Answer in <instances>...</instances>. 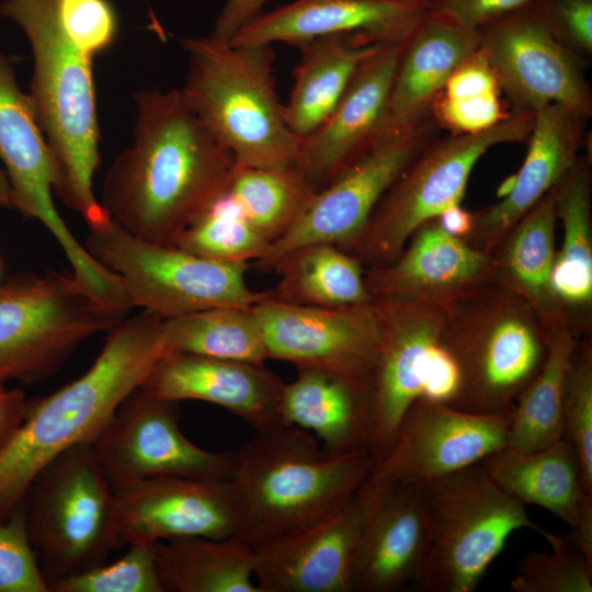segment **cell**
I'll return each mask as SVG.
<instances>
[{
    "instance_id": "obj_1",
    "label": "cell",
    "mask_w": 592,
    "mask_h": 592,
    "mask_svg": "<svg viewBox=\"0 0 592 592\" xmlns=\"http://www.w3.org/2000/svg\"><path fill=\"white\" fill-rule=\"evenodd\" d=\"M135 101L134 141L107 170L100 202L135 237L173 246L227 190L236 162L180 89L143 90Z\"/></svg>"
},
{
    "instance_id": "obj_2",
    "label": "cell",
    "mask_w": 592,
    "mask_h": 592,
    "mask_svg": "<svg viewBox=\"0 0 592 592\" xmlns=\"http://www.w3.org/2000/svg\"><path fill=\"white\" fill-rule=\"evenodd\" d=\"M167 352L164 318L143 309L109 331L100 354L80 377L26 402L22 422L0 455V521L12 515L52 459L73 445L93 442Z\"/></svg>"
},
{
    "instance_id": "obj_3",
    "label": "cell",
    "mask_w": 592,
    "mask_h": 592,
    "mask_svg": "<svg viewBox=\"0 0 592 592\" xmlns=\"http://www.w3.org/2000/svg\"><path fill=\"white\" fill-rule=\"evenodd\" d=\"M0 15L16 23L31 44L29 95L53 155L54 193L89 229L104 227L111 217L93 190L100 132L92 58L68 37L59 0H4Z\"/></svg>"
},
{
    "instance_id": "obj_4",
    "label": "cell",
    "mask_w": 592,
    "mask_h": 592,
    "mask_svg": "<svg viewBox=\"0 0 592 592\" xmlns=\"http://www.w3.org/2000/svg\"><path fill=\"white\" fill-rule=\"evenodd\" d=\"M235 455L241 521L234 537L252 548L337 511L376 464L366 449L328 454L311 433L284 424L255 431Z\"/></svg>"
},
{
    "instance_id": "obj_5",
    "label": "cell",
    "mask_w": 592,
    "mask_h": 592,
    "mask_svg": "<svg viewBox=\"0 0 592 592\" xmlns=\"http://www.w3.org/2000/svg\"><path fill=\"white\" fill-rule=\"evenodd\" d=\"M189 66L185 102L237 164L295 166L300 139L280 102L272 45H235L208 37L183 41Z\"/></svg>"
},
{
    "instance_id": "obj_6",
    "label": "cell",
    "mask_w": 592,
    "mask_h": 592,
    "mask_svg": "<svg viewBox=\"0 0 592 592\" xmlns=\"http://www.w3.org/2000/svg\"><path fill=\"white\" fill-rule=\"evenodd\" d=\"M446 310L440 343L460 374L451 406L473 413L513 409L547 355V334L534 310L493 278Z\"/></svg>"
},
{
    "instance_id": "obj_7",
    "label": "cell",
    "mask_w": 592,
    "mask_h": 592,
    "mask_svg": "<svg viewBox=\"0 0 592 592\" xmlns=\"http://www.w3.org/2000/svg\"><path fill=\"white\" fill-rule=\"evenodd\" d=\"M24 503L29 536L48 588L104 563L124 546L117 499L91 443L52 459Z\"/></svg>"
},
{
    "instance_id": "obj_8",
    "label": "cell",
    "mask_w": 592,
    "mask_h": 592,
    "mask_svg": "<svg viewBox=\"0 0 592 592\" xmlns=\"http://www.w3.org/2000/svg\"><path fill=\"white\" fill-rule=\"evenodd\" d=\"M430 536L414 587L425 592H473L512 533L531 528L525 504L499 488L481 462L422 486Z\"/></svg>"
},
{
    "instance_id": "obj_9",
    "label": "cell",
    "mask_w": 592,
    "mask_h": 592,
    "mask_svg": "<svg viewBox=\"0 0 592 592\" xmlns=\"http://www.w3.org/2000/svg\"><path fill=\"white\" fill-rule=\"evenodd\" d=\"M127 312L95 298L73 274H22L0 285V384L56 373L84 340Z\"/></svg>"
},
{
    "instance_id": "obj_10",
    "label": "cell",
    "mask_w": 592,
    "mask_h": 592,
    "mask_svg": "<svg viewBox=\"0 0 592 592\" xmlns=\"http://www.w3.org/2000/svg\"><path fill=\"white\" fill-rule=\"evenodd\" d=\"M533 123L534 113L510 111L487 130L436 137L382 197L350 253L365 269L395 261L421 225L460 204L485 152L500 144L526 141Z\"/></svg>"
},
{
    "instance_id": "obj_11",
    "label": "cell",
    "mask_w": 592,
    "mask_h": 592,
    "mask_svg": "<svg viewBox=\"0 0 592 592\" xmlns=\"http://www.w3.org/2000/svg\"><path fill=\"white\" fill-rule=\"evenodd\" d=\"M84 248L121 278L132 307L168 319L219 307H253L270 296L246 281L248 263H223L143 240L113 219L90 229Z\"/></svg>"
},
{
    "instance_id": "obj_12",
    "label": "cell",
    "mask_w": 592,
    "mask_h": 592,
    "mask_svg": "<svg viewBox=\"0 0 592 592\" xmlns=\"http://www.w3.org/2000/svg\"><path fill=\"white\" fill-rule=\"evenodd\" d=\"M432 116L401 130H386L343 172L318 190L298 220L271 243L258 262L271 265L285 253L311 243H330L351 251L382 197L439 137Z\"/></svg>"
},
{
    "instance_id": "obj_13",
    "label": "cell",
    "mask_w": 592,
    "mask_h": 592,
    "mask_svg": "<svg viewBox=\"0 0 592 592\" xmlns=\"http://www.w3.org/2000/svg\"><path fill=\"white\" fill-rule=\"evenodd\" d=\"M0 160L11 187L12 208L41 221L68 259L72 274L95 297L107 299L118 277L80 244L58 214L54 200L56 169L33 103L0 52Z\"/></svg>"
},
{
    "instance_id": "obj_14",
    "label": "cell",
    "mask_w": 592,
    "mask_h": 592,
    "mask_svg": "<svg viewBox=\"0 0 592 592\" xmlns=\"http://www.w3.org/2000/svg\"><path fill=\"white\" fill-rule=\"evenodd\" d=\"M179 402L139 387L91 443L112 486L158 477L230 480L236 455L192 443L179 428Z\"/></svg>"
},
{
    "instance_id": "obj_15",
    "label": "cell",
    "mask_w": 592,
    "mask_h": 592,
    "mask_svg": "<svg viewBox=\"0 0 592 592\" xmlns=\"http://www.w3.org/2000/svg\"><path fill=\"white\" fill-rule=\"evenodd\" d=\"M479 36L512 111L535 113L559 104L592 116L588 64L556 38L533 7L490 23Z\"/></svg>"
},
{
    "instance_id": "obj_16",
    "label": "cell",
    "mask_w": 592,
    "mask_h": 592,
    "mask_svg": "<svg viewBox=\"0 0 592 592\" xmlns=\"http://www.w3.org/2000/svg\"><path fill=\"white\" fill-rule=\"evenodd\" d=\"M253 309L269 360L331 372L369 392L379 346L375 300L329 308L294 305L269 296Z\"/></svg>"
},
{
    "instance_id": "obj_17",
    "label": "cell",
    "mask_w": 592,
    "mask_h": 592,
    "mask_svg": "<svg viewBox=\"0 0 592 592\" xmlns=\"http://www.w3.org/2000/svg\"><path fill=\"white\" fill-rule=\"evenodd\" d=\"M511 412L473 413L420 397L405 413L390 449L374 470L423 486L480 463L506 445Z\"/></svg>"
},
{
    "instance_id": "obj_18",
    "label": "cell",
    "mask_w": 592,
    "mask_h": 592,
    "mask_svg": "<svg viewBox=\"0 0 592 592\" xmlns=\"http://www.w3.org/2000/svg\"><path fill=\"white\" fill-rule=\"evenodd\" d=\"M379 346L369 389L368 451L377 464L420 397L426 363L447 318L446 308L409 299H375Z\"/></svg>"
},
{
    "instance_id": "obj_19",
    "label": "cell",
    "mask_w": 592,
    "mask_h": 592,
    "mask_svg": "<svg viewBox=\"0 0 592 592\" xmlns=\"http://www.w3.org/2000/svg\"><path fill=\"white\" fill-rule=\"evenodd\" d=\"M357 496L364 506V523L353 592H395L414 585L430 536L422 486L373 469Z\"/></svg>"
},
{
    "instance_id": "obj_20",
    "label": "cell",
    "mask_w": 592,
    "mask_h": 592,
    "mask_svg": "<svg viewBox=\"0 0 592 592\" xmlns=\"http://www.w3.org/2000/svg\"><path fill=\"white\" fill-rule=\"evenodd\" d=\"M124 545L237 535L240 510L230 480L158 477L112 486Z\"/></svg>"
},
{
    "instance_id": "obj_21",
    "label": "cell",
    "mask_w": 592,
    "mask_h": 592,
    "mask_svg": "<svg viewBox=\"0 0 592 592\" xmlns=\"http://www.w3.org/2000/svg\"><path fill=\"white\" fill-rule=\"evenodd\" d=\"M363 523L356 493L315 523L253 548L260 592H353Z\"/></svg>"
},
{
    "instance_id": "obj_22",
    "label": "cell",
    "mask_w": 592,
    "mask_h": 592,
    "mask_svg": "<svg viewBox=\"0 0 592 592\" xmlns=\"http://www.w3.org/2000/svg\"><path fill=\"white\" fill-rule=\"evenodd\" d=\"M406 42L387 44L364 61L328 117L300 139L296 167L317 191L384 133L389 94Z\"/></svg>"
},
{
    "instance_id": "obj_23",
    "label": "cell",
    "mask_w": 592,
    "mask_h": 592,
    "mask_svg": "<svg viewBox=\"0 0 592 592\" xmlns=\"http://www.w3.org/2000/svg\"><path fill=\"white\" fill-rule=\"evenodd\" d=\"M374 299H409L448 308L493 278L490 253L469 246L433 218L421 225L391 263L365 269Z\"/></svg>"
},
{
    "instance_id": "obj_24",
    "label": "cell",
    "mask_w": 592,
    "mask_h": 592,
    "mask_svg": "<svg viewBox=\"0 0 592 592\" xmlns=\"http://www.w3.org/2000/svg\"><path fill=\"white\" fill-rule=\"evenodd\" d=\"M284 384L264 364L169 351L139 388L166 400L223 407L260 431L282 424Z\"/></svg>"
},
{
    "instance_id": "obj_25",
    "label": "cell",
    "mask_w": 592,
    "mask_h": 592,
    "mask_svg": "<svg viewBox=\"0 0 592 592\" xmlns=\"http://www.w3.org/2000/svg\"><path fill=\"white\" fill-rule=\"evenodd\" d=\"M431 4V0H295L262 12L227 42L296 46L321 36L363 33L380 43H405Z\"/></svg>"
},
{
    "instance_id": "obj_26",
    "label": "cell",
    "mask_w": 592,
    "mask_h": 592,
    "mask_svg": "<svg viewBox=\"0 0 592 592\" xmlns=\"http://www.w3.org/2000/svg\"><path fill=\"white\" fill-rule=\"evenodd\" d=\"M589 118L559 104L538 109L513 190L474 213L473 229L464 241L491 253L505 232L576 164L587 141Z\"/></svg>"
},
{
    "instance_id": "obj_27",
    "label": "cell",
    "mask_w": 592,
    "mask_h": 592,
    "mask_svg": "<svg viewBox=\"0 0 592 592\" xmlns=\"http://www.w3.org/2000/svg\"><path fill=\"white\" fill-rule=\"evenodd\" d=\"M481 465L504 492L565 522L570 532L562 536L592 562V494L582 486L578 456L567 439L532 452L505 445Z\"/></svg>"
},
{
    "instance_id": "obj_28",
    "label": "cell",
    "mask_w": 592,
    "mask_h": 592,
    "mask_svg": "<svg viewBox=\"0 0 592 592\" xmlns=\"http://www.w3.org/2000/svg\"><path fill=\"white\" fill-rule=\"evenodd\" d=\"M479 44L478 31L429 12L406 42L389 94L384 132L407 129L430 117L432 104L451 75Z\"/></svg>"
},
{
    "instance_id": "obj_29",
    "label": "cell",
    "mask_w": 592,
    "mask_h": 592,
    "mask_svg": "<svg viewBox=\"0 0 592 592\" xmlns=\"http://www.w3.org/2000/svg\"><path fill=\"white\" fill-rule=\"evenodd\" d=\"M296 369V378L283 387L282 424L315 433L328 454L368 451L369 392L331 372L309 367Z\"/></svg>"
},
{
    "instance_id": "obj_30",
    "label": "cell",
    "mask_w": 592,
    "mask_h": 592,
    "mask_svg": "<svg viewBox=\"0 0 592 592\" xmlns=\"http://www.w3.org/2000/svg\"><path fill=\"white\" fill-rule=\"evenodd\" d=\"M557 219L554 187L505 232L490 253L493 280L531 306L545 332L569 323L553 283Z\"/></svg>"
},
{
    "instance_id": "obj_31",
    "label": "cell",
    "mask_w": 592,
    "mask_h": 592,
    "mask_svg": "<svg viewBox=\"0 0 592 592\" xmlns=\"http://www.w3.org/2000/svg\"><path fill=\"white\" fill-rule=\"evenodd\" d=\"M385 45L363 33L321 36L296 45L300 60L284 115L299 139L328 117L357 69Z\"/></svg>"
},
{
    "instance_id": "obj_32",
    "label": "cell",
    "mask_w": 592,
    "mask_h": 592,
    "mask_svg": "<svg viewBox=\"0 0 592 592\" xmlns=\"http://www.w3.org/2000/svg\"><path fill=\"white\" fill-rule=\"evenodd\" d=\"M557 218L562 225L553 283L571 329L581 338L592 317V174L591 156H580L555 186Z\"/></svg>"
},
{
    "instance_id": "obj_33",
    "label": "cell",
    "mask_w": 592,
    "mask_h": 592,
    "mask_svg": "<svg viewBox=\"0 0 592 592\" xmlns=\"http://www.w3.org/2000/svg\"><path fill=\"white\" fill-rule=\"evenodd\" d=\"M280 274L270 297L312 307H345L374 301L365 267L352 253L330 243H311L280 257L272 265Z\"/></svg>"
},
{
    "instance_id": "obj_34",
    "label": "cell",
    "mask_w": 592,
    "mask_h": 592,
    "mask_svg": "<svg viewBox=\"0 0 592 592\" xmlns=\"http://www.w3.org/2000/svg\"><path fill=\"white\" fill-rule=\"evenodd\" d=\"M155 549L166 591L260 592L253 548L236 537L158 540Z\"/></svg>"
},
{
    "instance_id": "obj_35",
    "label": "cell",
    "mask_w": 592,
    "mask_h": 592,
    "mask_svg": "<svg viewBox=\"0 0 592 592\" xmlns=\"http://www.w3.org/2000/svg\"><path fill=\"white\" fill-rule=\"evenodd\" d=\"M546 334L545 362L511 412L506 445L522 452L547 447L563 437V379L580 337L567 322L553 327Z\"/></svg>"
},
{
    "instance_id": "obj_36",
    "label": "cell",
    "mask_w": 592,
    "mask_h": 592,
    "mask_svg": "<svg viewBox=\"0 0 592 592\" xmlns=\"http://www.w3.org/2000/svg\"><path fill=\"white\" fill-rule=\"evenodd\" d=\"M227 191L249 225L270 243L292 228L317 192L296 164L258 168L237 163Z\"/></svg>"
},
{
    "instance_id": "obj_37",
    "label": "cell",
    "mask_w": 592,
    "mask_h": 592,
    "mask_svg": "<svg viewBox=\"0 0 592 592\" xmlns=\"http://www.w3.org/2000/svg\"><path fill=\"white\" fill-rule=\"evenodd\" d=\"M169 351L264 364L269 360L253 307H219L164 319Z\"/></svg>"
},
{
    "instance_id": "obj_38",
    "label": "cell",
    "mask_w": 592,
    "mask_h": 592,
    "mask_svg": "<svg viewBox=\"0 0 592 592\" xmlns=\"http://www.w3.org/2000/svg\"><path fill=\"white\" fill-rule=\"evenodd\" d=\"M173 246L223 263H248L259 262L271 243L249 225L226 190L181 232Z\"/></svg>"
},
{
    "instance_id": "obj_39",
    "label": "cell",
    "mask_w": 592,
    "mask_h": 592,
    "mask_svg": "<svg viewBox=\"0 0 592 592\" xmlns=\"http://www.w3.org/2000/svg\"><path fill=\"white\" fill-rule=\"evenodd\" d=\"M550 553L532 551L522 557L510 582L514 592H592V562L562 535L540 534Z\"/></svg>"
},
{
    "instance_id": "obj_40",
    "label": "cell",
    "mask_w": 592,
    "mask_h": 592,
    "mask_svg": "<svg viewBox=\"0 0 592 592\" xmlns=\"http://www.w3.org/2000/svg\"><path fill=\"white\" fill-rule=\"evenodd\" d=\"M563 437L573 446L582 486L592 494V343L588 335L577 342L563 379Z\"/></svg>"
},
{
    "instance_id": "obj_41",
    "label": "cell",
    "mask_w": 592,
    "mask_h": 592,
    "mask_svg": "<svg viewBox=\"0 0 592 592\" xmlns=\"http://www.w3.org/2000/svg\"><path fill=\"white\" fill-rule=\"evenodd\" d=\"M155 543L137 539L111 563H102L50 585L49 592H167L159 576Z\"/></svg>"
},
{
    "instance_id": "obj_42",
    "label": "cell",
    "mask_w": 592,
    "mask_h": 592,
    "mask_svg": "<svg viewBox=\"0 0 592 592\" xmlns=\"http://www.w3.org/2000/svg\"><path fill=\"white\" fill-rule=\"evenodd\" d=\"M0 592H49L29 536L24 500L0 521Z\"/></svg>"
},
{
    "instance_id": "obj_43",
    "label": "cell",
    "mask_w": 592,
    "mask_h": 592,
    "mask_svg": "<svg viewBox=\"0 0 592 592\" xmlns=\"http://www.w3.org/2000/svg\"><path fill=\"white\" fill-rule=\"evenodd\" d=\"M64 29L87 56L109 48L115 41L118 20L109 0H59Z\"/></svg>"
},
{
    "instance_id": "obj_44",
    "label": "cell",
    "mask_w": 592,
    "mask_h": 592,
    "mask_svg": "<svg viewBox=\"0 0 592 592\" xmlns=\"http://www.w3.org/2000/svg\"><path fill=\"white\" fill-rule=\"evenodd\" d=\"M533 8L556 38L589 64L592 57V0H537Z\"/></svg>"
},
{
    "instance_id": "obj_45",
    "label": "cell",
    "mask_w": 592,
    "mask_h": 592,
    "mask_svg": "<svg viewBox=\"0 0 592 592\" xmlns=\"http://www.w3.org/2000/svg\"><path fill=\"white\" fill-rule=\"evenodd\" d=\"M501 93L463 99L437 95L431 107V116L440 128L451 134H477L487 130L505 118L500 100Z\"/></svg>"
},
{
    "instance_id": "obj_46",
    "label": "cell",
    "mask_w": 592,
    "mask_h": 592,
    "mask_svg": "<svg viewBox=\"0 0 592 592\" xmlns=\"http://www.w3.org/2000/svg\"><path fill=\"white\" fill-rule=\"evenodd\" d=\"M537 0H433L430 13L470 31H480L509 14L534 7Z\"/></svg>"
},
{
    "instance_id": "obj_47",
    "label": "cell",
    "mask_w": 592,
    "mask_h": 592,
    "mask_svg": "<svg viewBox=\"0 0 592 592\" xmlns=\"http://www.w3.org/2000/svg\"><path fill=\"white\" fill-rule=\"evenodd\" d=\"M501 93L498 79L483 50L479 48L448 78L440 95L446 99Z\"/></svg>"
},
{
    "instance_id": "obj_48",
    "label": "cell",
    "mask_w": 592,
    "mask_h": 592,
    "mask_svg": "<svg viewBox=\"0 0 592 592\" xmlns=\"http://www.w3.org/2000/svg\"><path fill=\"white\" fill-rule=\"evenodd\" d=\"M459 389L460 374L458 366L439 339L431 350L426 363L420 397L453 405Z\"/></svg>"
},
{
    "instance_id": "obj_49",
    "label": "cell",
    "mask_w": 592,
    "mask_h": 592,
    "mask_svg": "<svg viewBox=\"0 0 592 592\" xmlns=\"http://www.w3.org/2000/svg\"><path fill=\"white\" fill-rule=\"evenodd\" d=\"M270 0H226L209 36L229 41L243 26L263 12Z\"/></svg>"
},
{
    "instance_id": "obj_50",
    "label": "cell",
    "mask_w": 592,
    "mask_h": 592,
    "mask_svg": "<svg viewBox=\"0 0 592 592\" xmlns=\"http://www.w3.org/2000/svg\"><path fill=\"white\" fill-rule=\"evenodd\" d=\"M26 402L20 388L5 389L0 395V455L20 426Z\"/></svg>"
},
{
    "instance_id": "obj_51",
    "label": "cell",
    "mask_w": 592,
    "mask_h": 592,
    "mask_svg": "<svg viewBox=\"0 0 592 592\" xmlns=\"http://www.w3.org/2000/svg\"><path fill=\"white\" fill-rule=\"evenodd\" d=\"M436 220L447 234L464 240L473 229L474 213L455 204L444 209Z\"/></svg>"
},
{
    "instance_id": "obj_52",
    "label": "cell",
    "mask_w": 592,
    "mask_h": 592,
    "mask_svg": "<svg viewBox=\"0 0 592 592\" xmlns=\"http://www.w3.org/2000/svg\"><path fill=\"white\" fill-rule=\"evenodd\" d=\"M0 205L12 208L11 187H10L9 179L5 174V171H3L1 168H0Z\"/></svg>"
},
{
    "instance_id": "obj_53",
    "label": "cell",
    "mask_w": 592,
    "mask_h": 592,
    "mask_svg": "<svg viewBox=\"0 0 592 592\" xmlns=\"http://www.w3.org/2000/svg\"><path fill=\"white\" fill-rule=\"evenodd\" d=\"M515 185V173L506 177L497 189L498 198H503L511 193Z\"/></svg>"
},
{
    "instance_id": "obj_54",
    "label": "cell",
    "mask_w": 592,
    "mask_h": 592,
    "mask_svg": "<svg viewBox=\"0 0 592 592\" xmlns=\"http://www.w3.org/2000/svg\"><path fill=\"white\" fill-rule=\"evenodd\" d=\"M7 388L4 387V385H1L0 384V395Z\"/></svg>"
},
{
    "instance_id": "obj_55",
    "label": "cell",
    "mask_w": 592,
    "mask_h": 592,
    "mask_svg": "<svg viewBox=\"0 0 592 592\" xmlns=\"http://www.w3.org/2000/svg\"><path fill=\"white\" fill-rule=\"evenodd\" d=\"M0 270H1V267H0Z\"/></svg>"
},
{
    "instance_id": "obj_56",
    "label": "cell",
    "mask_w": 592,
    "mask_h": 592,
    "mask_svg": "<svg viewBox=\"0 0 592 592\" xmlns=\"http://www.w3.org/2000/svg\"><path fill=\"white\" fill-rule=\"evenodd\" d=\"M431 1H433V0H431Z\"/></svg>"
}]
</instances>
